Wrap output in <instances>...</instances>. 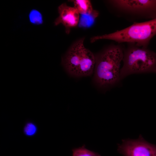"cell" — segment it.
Wrapping results in <instances>:
<instances>
[{"mask_svg":"<svg viewBox=\"0 0 156 156\" xmlns=\"http://www.w3.org/2000/svg\"><path fill=\"white\" fill-rule=\"evenodd\" d=\"M124 51L120 45H114L95 56L94 81L99 87L113 86L121 80L120 67Z\"/></svg>","mask_w":156,"mask_h":156,"instance_id":"1","label":"cell"},{"mask_svg":"<svg viewBox=\"0 0 156 156\" xmlns=\"http://www.w3.org/2000/svg\"><path fill=\"white\" fill-rule=\"evenodd\" d=\"M155 35L156 18L134 23L112 33L93 37L90 42L93 43L100 40H109L119 43H134L139 47L147 48L151 40Z\"/></svg>","mask_w":156,"mask_h":156,"instance_id":"2","label":"cell"},{"mask_svg":"<svg viewBox=\"0 0 156 156\" xmlns=\"http://www.w3.org/2000/svg\"><path fill=\"white\" fill-rule=\"evenodd\" d=\"M84 38L74 42L62 57V63L71 75L85 77L93 73L95 64V56L84 46Z\"/></svg>","mask_w":156,"mask_h":156,"instance_id":"3","label":"cell"},{"mask_svg":"<svg viewBox=\"0 0 156 156\" xmlns=\"http://www.w3.org/2000/svg\"><path fill=\"white\" fill-rule=\"evenodd\" d=\"M122 61L120 73L121 80L133 74L155 73L156 69V53L134 43H129L124 50Z\"/></svg>","mask_w":156,"mask_h":156,"instance_id":"4","label":"cell"},{"mask_svg":"<svg viewBox=\"0 0 156 156\" xmlns=\"http://www.w3.org/2000/svg\"><path fill=\"white\" fill-rule=\"evenodd\" d=\"M114 7L130 14L156 18V0H114L109 1Z\"/></svg>","mask_w":156,"mask_h":156,"instance_id":"5","label":"cell"},{"mask_svg":"<svg viewBox=\"0 0 156 156\" xmlns=\"http://www.w3.org/2000/svg\"><path fill=\"white\" fill-rule=\"evenodd\" d=\"M118 151L123 156H156V145L147 142L140 135L137 139L122 140Z\"/></svg>","mask_w":156,"mask_h":156,"instance_id":"6","label":"cell"},{"mask_svg":"<svg viewBox=\"0 0 156 156\" xmlns=\"http://www.w3.org/2000/svg\"><path fill=\"white\" fill-rule=\"evenodd\" d=\"M58 11L59 16L55 19L54 25L62 24L65 27L66 32L69 34L71 29L78 25L80 14L74 7L68 6L65 3L58 6Z\"/></svg>","mask_w":156,"mask_h":156,"instance_id":"7","label":"cell"},{"mask_svg":"<svg viewBox=\"0 0 156 156\" xmlns=\"http://www.w3.org/2000/svg\"><path fill=\"white\" fill-rule=\"evenodd\" d=\"M74 4V7L81 15L91 14L94 10L90 1L88 0L71 1Z\"/></svg>","mask_w":156,"mask_h":156,"instance_id":"8","label":"cell"},{"mask_svg":"<svg viewBox=\"0 0 156 156\" xmlns=\"http://www.w3.org/2000/svg\"><path fill=\"white\" fill-rule=\"evenodd\" d=\"M99 15V12L95 10H94L90 14L81 15L80 16L78 25L80 27H89L94 24L95 19Z\"/></svg>","mask_w":156,"mask_h":156,"instance_id":"9","label":"cell"},{"mask_svg":"<svg viewBox=\"0 0 156 156\" xmlns=\"http://www.w3.org/2000/svg\"><path fill=\"white\" fill-rule=\"evenodd\" d=\"M38 131V126L33 121H27L25 124L23 129L24 134L27 137H32L35 136Z\"/></svg>","mask_w":156,"mask_h":156,"instance_id":"10","label":"cell"},{"mask_svg":"<svg viewBox=\"0 0 156 156\" xmlns=\"http://www.w3.org/2000/svg\"><path fill=\"white\" fill-rule=\"evenodd\" d=\"M72 156H101L98 153L89 150L84 145L72 150Z\"/></svg>","mask_w":156,"mask_h":156,"instance_id":"11","label":"cell"},{"mask_svg":"<svg viewBox=\"0 0 156 156\" xmlns=\"http://www.w3.org/2000/svg\"><path fill=\"white\" fill-rule=\"evenodd\" d=\"M29 22L33 25H40L43 23L42 15L38 10L33 9L30 12L28 15Z\"/></svg>","mask_w":156,"mask_h":156,"instance_id":"12","label":"cell"},{"mask_svg":"<svg viewBox=\"0 0 156 156\" xmlns=\"http://www.w3.org/2000/svg\"><path fill=\"white\" fill-rule=\"evenodd\" d=\"M155 73H156V69L155 71Z\"/></svg>","mask_w":156,"mask_h":156,"instance_id":"13","label":"cell"}]
</instances>
